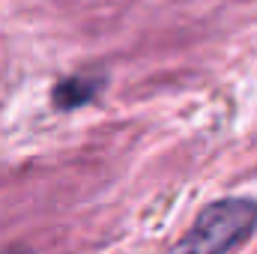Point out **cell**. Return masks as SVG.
I'll use <instances>...</instances> for the list:
<instances>
[{
    "instance_id": "6da1fadb",
    "label": "cell",
    "mask_w": 257,
    "mask_h": 254,
    "mask_svg": "<svg viewBox=\"0 0 257 254\" xmlns=\"http://www.w3.org/2000/svg\"><path fill=\"white\" fill-rule=\"evenodd\" d=\"M257 227V203L245 197H230L206 206L192 230L180 239L171 254H224L251 236Z\"/></svg>"
},
{
    "instance_id": "7a4b0ae2",
    "label": "cell",
    "mask_w": 257,
    "mask_h": 254,
    "mask_svg": "<svg viewBox=\"0 0 257 254\" xmlns=\"http://www.w3.org/2000/svg\"><path fill=\"white\" fill-rule=\"evenodd\" d=\"M90 96H93V87H87V84L78 81V78L54 90V102H57V105H78V102H87Z\"/></svg>"
}]
</instances>
